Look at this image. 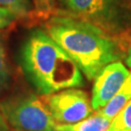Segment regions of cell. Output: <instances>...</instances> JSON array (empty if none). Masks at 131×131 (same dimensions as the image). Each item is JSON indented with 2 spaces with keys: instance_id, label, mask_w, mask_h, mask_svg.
Here are the masks:
<instances>
[{
  "instance_id": "obj_1",
  "label": "cell",
  "mask_w": 131,
  "mask_h": 131,
  "mask_svg": "<svg viewBox=\"0 0 131 131\" xmlns=\"http://www.w3.org/2000/svg\"><path fill=\"white\" fill-rule=\"evenodd\" d=\"M45 31L90 81L121 57L117 40L83 19L66 15L53 16L45 24Z\"/></svg>"
},
{
  "instance_id": "obj_2",
  "label": "cell",
  "mask_w": 131,
  "mask_h": 131,
  "mask_svg": "<svg viewBox=\"0 0 131 131\" xmlns=\"http://www.w3.org/2000/svg\"><path fill=\"white\" fill-rule=\"evenodd\" d=\"M20 63L26 78L43 95L84 85L83 73L48 33L34 29L20 50Z\"/></svg>"
},
{
  "instance_id": "obj_3",
  "label": "cell",
  "mask_w": 131,
  "mask_h": 131,
  "mask_svg": "<svg viewBox=\"0 0 131 131\" xmlns=\"http://www.w3.org/2000/svg\"><path fill=\"white\" fill-rule=\"evenodd\" d=\"M61 13L93 24L110 35H117L131 25L127 0H57Z\"/></svg>"
},
{
  "instance_id": "obj_4",
  "label": "cell",
  "mask_w": 131,
  "mask_h": 131,
  "mask_svg": "<svg viewBox=\"0 0 131 131\" xmlns=\"http://www.w3.org/2000/svg\"><path fill=\"white\" fill-rule=\"evenodd\" d=\"M9 126L16 131H57L46 103L32 94L16 95L0 102Z\"/></svg>"
},
{
  "instance_id": "obj_5",
  "label": "cell",
  "mask_w": 131,
  "mask_h": 131,
  "mask_svg": "<svg viewBox=\"0 0 131 131\" xmlns=\"http://www.w3.org/2000/svg\"><path fill=\"white\" fill-rule=\"evenodd\" d=\"M46 96V105L57 124L81 122L93 112L89 95L77 88L63 89Z\"/></svg>"
},
{
  "instance_id": "obj_6",
  "label": "cell",
  "mask_w": 131,
  "mask_h": 131,
  "mask_svg": "<svg viewBox=\"0 0 131 131\" xmlns=\"http://www.w3.org/2000/svg\"><path fill=\"white\" fill-rule=\"evenodd\" d=\"M130 74L121 61H115L108 64L94 79L91 106L94 111H99L116 95L122 88L124 81Z\"/></svg>"
},
{
  "instance_id": "obj_7",
  "label": "cell",
  "mask_w": 131,
  "mask_h": 131,
  "mask_svg": "<svg viewBox=\"0 0 131 131\" xmlns=\"http://www.w3.org/2000/svg\"><path fill=\"white\" fill-rule=\"evenodd\" d=\"M113 119L100 112L90 115L83 121L70 124H57V131H107Z\"/></svg>"
},
{
  "instance_id": "obj_8",
  "label": "cell",
  "mask_w": 131,
  "mask_h": 131,
  "mask_svg": "<svg viewBox=\"0 0 131 131\" xmlns=\"http://www.w3.org/2000/svg\"><path fill=\"white\" fill-rule=\"evenodd\" d=\"M131 99V72L129 76L124 81L122 88L118 89L116 95L113 97L108 104L99 110L102 115L105 117L113 119L114 117L119 113V111L127 104V102Z\"/></svg>"
},
{
  "instance_id": "obj_9",
  "label": "cell",
  "mask_w": 131,
  "mask_h": 131,
  "mask_svg": "<svg viewBox=\"0 0 131 131\" xmlns=\"http://www.w3.org/2000/svg\"><path fill=\"white\" fill-rule=\"evenodd\" d=\"M131 129V99L113 118L107 131H122Z\"/></svg>"
},
{
  "instance_id": "obj_10",
  "label": "cell",
  "mask_w": 131,
  "mask_h": 131,
  "mask_svg": "<svg viewBox=\"0 0 131 131\" xmlns=\"http://www.w3.org/2000/svg\"><path fill=\"white\" fill-rule=\"evenodd\" d=\"M0 6L11 10L19 18L26 17L32 11L31 0H0Z\"/></svg>"
},
{
  "instance_id": "obj_11",
  "label": "cell",
  "mask_w": 131,
  "mask_h": 131,
  "mask_svg": "<svg viewBox=\"0 0 131 131\" xmlns=\"http://www.w3.org/2000/svg\"><path fill=\"white\" fill-rule=\"evenodd\" d=\"M10 82V70L4 47L0 41V94L8 88Z\"/></svg>"
},
{
  "instance_id": "obj_12",
  "label": "cell",
  "mask_w": 131,
  "mask_h": 131,
  "mask_svg": "<svg viewBox=\"0 0 131 131\" xmlns=\"http://www.w3.org/2000/svg\"><path fill=\"white\" fill-rule=\"evenodd\" d=\"M19 19V17L11 10L0 6V31L10 27Z\"/></svg>"
},
{
  "instance_id": "obj_13",
  "label": "cell",
  "mask_w": 131,
  "mask_h": 131,
  "mask_svg": "<svg viewBox=\"0 0 131 131\" xmlns=\"http://www.w3.org/2000/svg\"><path fill=\"white\" fill-rule=\"evenodd\" d=\"M34 10L42 16H48L54 9L56 0H31Z\"/></svg>"
},
{
  "instance_id": "obj_14",
  "label": "cell",
  "mask_w": 131,
  "mask_h": 131,
  "mask_svg": "<svg viewBox=\"0 0 131 131\" xmlns=\"http://www.w3.org/2000/svg\"><path fill=\"white\" fill-rule=\"evenodd\" d=\"M0 131H11L8 122H6L4 116L1 112V109H0Z\"/></svg>"
},
{
  "instance_id": "obj_15",
  "label": "cell",
  "mask_w": 131,
  "mask_h": 131,
  "mask_svg": "<svg viewBox=\"0 0 131 131\" xmlns=\"http://www.w3.org/2000/svg\"><path fill=\"white\" fill-rule=\"evenodd\" d=\"M125 63L126 65L131 68V41H130V45H129V48H128V51H127V56L126 58H125Z\"/></svg>"
},
{
  "instance_id": "obj_16",
  "label": "cell",
  "mask_w": 131,
  "mask_h": 131,
  "mask_svg": "<svg viewBox=\"0 0 131 131\" xmlns=\"http://www.w3.org/2000/svg\"><path fill=\"white\" fill-rule=\"evenodd\" d=\"M122 131H131V129H129V130H122Z\"/></svg>"
}]
</instances>
